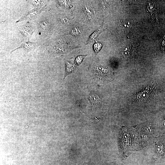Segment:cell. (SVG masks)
I'll list each match as a JSON object with an SVG mask.
<instances>
[{
  "mask_svg": "<svg viewBox=\"0 0 165 165\" xmlns=\"http://www.w3.org/2000/svg\"><path fill=\"white\" fill-rule=\"evenodd\" d=\"M102 45L101 43H95L94 46V49L96 52H98L101 49Z\"/></svg>",
  "mask_w": 165,
  "mask_h": 165,
  "instance_id": "cell-12",
  "label": "cell"
},
{
  "mask_svg": "<svg viewBox=\"0 0 165 165\" xmlns=\"http://www.w3.org/2000/svg\"><path fill=\"white\" fill-rule=\"evenodd\" d=\"M95 72L97 76L99 79H101L105 76L106 70L104 67L99 66L96 68Z\"/></svg>",
  "mask_w": 165,
  "mask_h": 165,
  "instance_id": "cell-6",
  "label": "cell"
},
{
  "mask_svg": "<svg viewBox=\"0 0 165 165\" xmlns=\"http://www.w3.org/2000/svg\"><path fill=\"white\" fill-rule=\"evenodd\" d=\"M123 53L124 56L126 57H129L132 54L130 49L128 48H126L123 50Z\"/></svg>",
  "mask_w": 165,
  "mask_h": 165,
  "instance_id": "cell-10",
  "label": "cell"
},
{
  "mask_svg": "<svg viewBox=\"0 0 165 165\" xmlns=\"http://www.w3.org/2000/svg\"><path fill=\"white\" fill-rule=\"evenodd\" d=\"M72 71V68L70 64L68 61L65 62V70L64 78Z\"/></svg>",
  "mask_w": 165,
  "mask_h": 165,
  "instance_id": "cell-8",
  "label": "cell"
},
{
  "mask_svg": "<svg viewBox=\"0 0 165 165\" xmlns=\"http://www.w3.org/2000/svg\"><path fill=\"white\" fill-rule=\"evenodd\" d=\"M88 98L91 104L94 108H97L100 107L101 100L97 95L92 93L89 95Z\"/></svg>",
  "mask_w": 165,
  "mask_h": 165,
  "instance_id": "cell-2",
  "label": "cell"
},
{
  "mask_svg": "<svg viewBox=\"0 0 165 165\" xmlns=\"http://www.w3.org/2000/svg\"><path fill=\"white\" fill-rule=\"evenodd\" d=\"M20 31L24 36H28L33 33L34 29L30 24L27 23L24 24L20 27Z\"/></svg>",
  "mask_w": 165,
  "mask_h": 165,
  "instance_id": "cell-3",
  "label": "cell"
},
{
  "mask_svg": "<svg viewBox=\"0 0 165 165\" xmlns=\"http://www.w3.org/2000/svg\"><path fill=\"white\" fill-rule=\"evenodd\" d=\"M44 0H32L31 3L32 5L37 8L42 7L45 3Z\"/></svg>",
  "mask_w": 165,
  "mask_h": 165,
  "instance_id": "cell-7",
  "label": "cell"
},
{
  "mask_svg": "<svg viewBox=\"0 0 165 165\" xmlns=\"http://www.w3.org/2000/svg\"><path fill=\"white\" fill-rule=\"evenodd\" d=\"M44 9V7L36 8L29 11L27 14L17 20L16 23L33 19L37 16Z\"/></svg>",
  "mask_w": 165,
  "mask_h": 165,
  "instance_id": "cell-1",
  "label": "cell"
},
{
  "mask_svg": "<svg viewBox=\"0 0 165 165\" xmlns=\"http://www.w3.org/2000/svg\"><path fill=\"white\" fill-rule=\"evenodd\" d=\"M60 3L62 5L65 6L67 4L66 1H59Z\"/></svg>",
  "mask_w": 165,
  "mask_h": 165,
  "instance_id": "cell-15",
  "label": "cell"
},
{
  "mask_svg": "<svg viewBox=\"0 0 165 165\" xmlns=\"http://www.w3.org/2000/svg\"><path fill=\"white\" fill-rule=\"evenodd\" d=\"M61 22L64 23H67L68 22V20L66 18H61Z\"/></svg>",
  "mask_w": 165,
  "mask_h": 165,
  "instance_id": "cell-14",
  "label": "cell"
},
{
  "mask_svg": "<svg viewBox=\"0 0 165 165\" xmlns=\"http://www.w3.org/2000/svg\"><path fill=\"white\" fill-rule=\"evenodd\" d=\"M100 32V29H99L94 32L90 36L89 39V41H92L95 39L97 37Z\"/></svg>",
  "mask_w": 165,
  "mask_h": 165,
  "instance_id": "cell-11",
  "label": "cell"
},
{
  "mask_svg": "<svg viewBox=\"0 0 165 165\" xmlns=\"http://www.w3.org/2000/svg\"><path fill=\"white\" fill-rule=\"evenodd\" d=\"M132 24V21L131 20L127 19L122 21L121 26L123 30L127 31L130 30Z\"/></svg>",
  "mask_w": 165,
  "mask_h": 165,
  "instance_id": "cell-5",
  "label": "cell"
},
{
  "mask_svg": "<svg viewBox=\"0 0 165 165\" xmlns=\"http://www.w3.org/2000/svg\"><path fill=\"white\" fill-rule=\"evenodd\" d=\"M35 45L34 42L29 41L23 42L19 47L16 49L19 48H22L27 50H30L34 47Z\"/></svg>",
  "mask_w": 165,
  "mask_h": 165,
  "instance_id": "cell-4",
  "label": "cell"
},
{
  "mask_svg": "<svg viewBox=\"0 0 165 165\" xmlns=\"http://www.w3.org/2000/svg\"><path fill=\"white\" fill-rule=\"evenodd\" d=\"M49 24L46 21H42L40 23V28L44 30H46L48 28Z\"/></svg>",
  "mask_w": 165,
  "mask_h": 165,
  "instance_id": "cell-9",
  "label": "cell"
},
{
  "mask_svg": "<svg viewBox=\"0 0 165 165\" xmlns=\"http://www.w3.org/2000/svg\"><path fill=\"white\" fill-rule=\"evenodd\" d=\"M161 49L165 51V35L164 36L161 43Z\"/></svg>",
  "mask_w": 165,
  "mask_h": 165,
  "instance_id": "cell-13",
  "label": "cell"
}]
</instances>
